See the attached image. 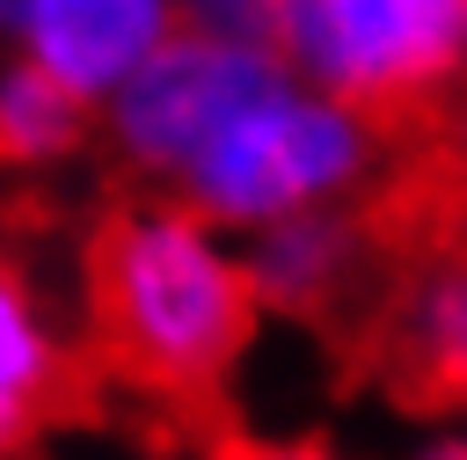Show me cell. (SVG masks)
Returning <instances> with one entry per match:
<instances>
[{
	"label": "cell",
	"mask_w": 467,
	"mask_h": 460,
	"mask_svg": "<svg viewBox=\"0 0 467 460\" xmlns=\"http://www.w3.org/2000/svg\"><path fill=\"white\" fill-rule=\"evenodd\" d=\"M197 460H219V453H197Z\"/></svg>",
	"instance_id": "cell-15"
},
{
	"label": "cell",
	"mask_w": 467,
	"mask_h": 460,
	"mask_svg": "<svg viewBox=\"0 0 467 460\" xmlns=\"http://www.w3.org/2000/svg\"><path fill=\"white\" fill-rule=\"evenodd\" d=\"M416 460H467V431H438V438H423Z\"/></svg>",
	"instance_id": "cell-13"
},
{
	"label": "cell",
	"mask_w": 467,
	"mask_h": 460,
	"mask_svg": "<svg viewBox=\"0 0 467 460\" xmlns=\"http://www.w3.org/2000/svg\"><path fill=\"white\" fill-rule=\"evenodd\" d=\"M263 37L285 73L394 139H423L467 88V0H270Z\"/></svg>",
	"instance_id": "cell-3"
},
{
	"label": "cell",
	"mask_w": 467,
	"mask_h": 460,
	"mask_svg": "<svg viewBox=\"0 0 467 460\" xmlns=\"http://www.w3.org/2000/svg\"><path fill=\"white\" fill-rule=\"evenodd\" d=\"M277 66L270 37L248 22H204L182 15V29L95 110V139L109 146V161L124 175H139V190H168L175 168L190 161V146L226 117L234 95H248L263 73Z\"/></svg>",
	"instance_id": "cell-5"
},
{
	"label": "cell",
	"mask_w": 467,
	"mask_h": 460,
	"mask_svg": "<svg viewBox=\"0 0 467 460\" xmlns=\"http://www.w3.org/2000/svg\"><path fill=\"white\" fill-rule=\"evenodd\" d=\"M394 263L365 307V336L394 394L423 409H467V219L431 212L409 183L387 190Z\"/></svg>",
	"instance_id": "cell-4"
},
{
	"label": "cell",
	"mask_w": 467,
	"mask_h": 460,
	"mask_svg": "<svg viewBox=\"0 0 467 460\" xmlns=\"http://www.w3.org/2000/svg\"><path fill=\"white\" fill-rule=\"evenodd\" d=\"M409 183L445 219H467V88L438 110V124L423 139H409Z\"/></svg>",
	"instance_id": "cell-10"
},
{
	"label": "cell",
	"mask_w": 467,
	"mask_h": 460,
	"mask_svg": "<svg viewBox=\"0 0 467 460\" xmlns=\"http://www.w3.org/2000/svg\"><path fill=\"white\" fill-rule=\"evenodd\" d=\"M387 204V197H379ZM379 204L358 212H299L277 219L263 234L241 241L248 285L263 314H292V321H336V314H365L387 263H394V226Z\"/></svg>",
	"instance_id": "cell-6"
},
{
	"label": "cell",
	"mask_w": 467,
	"mask_h": 460,
	"mask_svg": "<svg viewBox=\"0 0 467 460\" xmlns=\"http://www.w3.org/2000/svg\"><path fill=\"white\" fill-rule=\"evenodd\" d=\"M7 22H15V0H0V37H7Z\"/></svg>",
	"instance_id": "cell-14"
},
{
	"label": "cell",
	"mask_w": 467,
	"mask_h": 460,
	"mask_svg": "<svg viewBox=\"0 0 467 460\" xmlns=\"http://www.w3.org/2000/svg\"><path fill=\"white\" fill-rule=\"evenodd\" d=\"M401 161H409V139L328 102L321 88L285 73V58H277L248 95L226 102V117L190 146L175 183L153 197H175L197 219H212L219 234L248 241V234L299 219V212L379 204L401 183Z\"/></svg>",
	"instance_id": "cell-2"
},
{
	"label": "cell",
	"mask_w": 467,
	"mask_h": 460,
	"mask_svg": "<svg viewBox=\"0 0 467 460\" xmlns=\"http://www.w3.org/2000/svg\"><path fill=\"white\" fill-rule=\"evenodd\" d=\"M182 0H15L0 44L44 66L58 88H73L88 110H102L182 29Z\"/></svg>",
	"instance_id": "cell-7"
},
{
	"label": "cell",
	"mask_w": 467,
	"mask_h": 460,
	"mask_svg": "<svg viewBox=\"0 0 467 460\" xmlns=\"http://www.w3.org/2000/svg\"><path fill=\"white\" fill-rule=\"evenodd\" d=\"M88 343L146 402H212L255 343V285L241 241L175 197H124L88 241Z\"/></svg>",
	"instance_id": "cell-1"
},
{
	"label": "cell",
	"mask_w": 467,
	"mask_h": 460,
	"mask_svg": "<svg viewBox=\"0 0 467 460\" xmlns=\"http://www.w3.org/2000/svg\"><path fill=\"white\" fill-rule=\"evenodd\" d=\"M182 7L204 22H248V29H263V15H270V0H182Z\"/></svg>",
	"instance_id": "cell-12"
},
{
	"label": "cell",
	"mask_w": 467,
	"mask_h": 460,
	"mask_svg": "<svg viewBox=\"0 0 467 460\" xmlns=\"http://www.w3.org/2000/svg\"><path fill=\"white\" fill-rule=\"evenodd\" d=\"M95 139V110L58 88L44 66L29 58H0V168L7 175H51L66 161H80V146Z\"/></svg>",
	"instance_id": "cell-9"
},
{
	"label": "cell",
	"mask_w": 467,
	"mask_h": 460,
	"mask_svg": "<svg viewBox=\"0 0 467 460\" xmlns=\"http://www.w3.org/2000/svg\"><path fill=\"white\" fill-rule=\"evenodd\" d=\"M219 460H343V453L321 438H248V445H226Z\"/></svg>",
	"instance_id": "cell-11"
},
{
	"label": "cell",
	"mask_w": 467,
	"mask_h": 460,
	"mask_svg": "<svg viewBox=\"0 0 467 460\" xmlns=\"http://www.w3.org/2000/svg\"><path fill=\"white\" fill-rule=\"evenodd\" d=\"M80 350L22 263H0V460L36 445V431L73 402Z\"/></svg>",
	"instance_id": "cell-8"
}]
</instances>
